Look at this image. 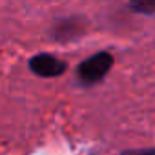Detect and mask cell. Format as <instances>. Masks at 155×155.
Segmentation results:
<instances>
[{"label": "cell", "mask_w": 155, "mask_h": 155, "mask_svg": "<svg viewBox=\"0 0 155 155\" xmlns=\"http://www.w3.org/2000/svg\"><path fill=\"white\" fill-rule=\"evenodd\" d=\"M86 33V20L82 17H66V18H57L51 26V38L55 42H73L81 38Z\"/></svg>", "instance_id": "3957f363"}, {"label": "cell", "mask_w": 155, "mask_h": 155, "mask_svg": "<svg viewBox=\"0 0 155 155\" xmlns=\"http://www.w3.org/2000/svg\"><path fill=\"white\" fill-rule=\"evenodd\" d=\"M120 155H155V148H135V150H124Z\"/></svg>", "instance_id": "5b68a950"}, {"label": "cell", "mask_w": 155, "mask_h": 155, "mask_svg": "<svg viewBox=\"0 0 155 155\" xmlns=\"http://www.w3.org/2000/svg\"><path fill=\"white\" fill-rule=\"evenodd\" d=\"M115 64V57L110 51H97L84 58L79 66H77V82L84 88L95 86L101 81L106 79V75Z\"/></svg>", "instance_id": "6da1fadb"}, {"label": "cell", "mask_w": 155, "mask_h": 155, "mask_svg": "<svg viewBox=\"0 0 155 155\" xmlns=\"http://www.w3.org/2000/svg\"><path fill=\"white\" fill-rule=\"evenodd\" d=\"M28 68L33 75L40 77V79H55V77L64 75V71L68 69V64L51 53H37L29 58Z\"/></svg>", "instance_id": "7a4b0ae2"}, {"label": "cell", "mask_w": 155, "mask_h": 155, "mask_svg": "<svg viewBox=\"0 0 155 155\" xmlns=\"http://www.w3.org/2000/svg\"><path fill=\"white\" fill-rule=\"evenodd\" d=\"M128 8L137 15H155V0H128Z\"/></svg>", "instance_id": "277c9868"}]
</instances>
